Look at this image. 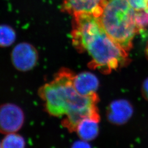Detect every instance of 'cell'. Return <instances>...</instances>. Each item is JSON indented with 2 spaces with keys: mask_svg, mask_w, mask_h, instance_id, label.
I'll return each mask as SVG.
<instances>
[{
  "mask_svg": "<svg viewBox=\"0 0 148 148\" xmlns=\"http://www.w3.org/2000/svg\"><path fill=\"white\" fill-rule=\"evenodd\" d=\"M97 77L90 72L85 71L76 75H74L73 85L79 95L90 96L96 94L99 87Z\"/></svg>",
  "mask_w": 148,
  "mask_h": 148,
  "instance_id": "8",
  "label": "cell"
},
{
  "mask_svg": "<svg viewBox=\"0 0 148 148\" xmlns=\"http://www.w3.org/2000/svg\"><path fill=\"white\" fill-rule=\"evenodd\" d=\"M135 21L138 32H143L148 27V12L145 11L135 12Z\"/></svg>",
  "mask_w": 148,
  "mask_h": 148,
  "instance_id": "12",
  "label": "cell"
},
{
  "mask_svg": "<svg viewBox=\"0 0 148 148\" xmlns=\"http://www.w3.org/2000/svg\"><path fill=\"white\" fill-rule=\"evenodd\" d=\"M145 52H146V54H147V56L148 57V44H147V47H146Z\"/></svg>",
  "mask_w": 148,
  "mask_h": 148,
  "instance_id": "16",
  "label": "cell"
},
{
  "mask_svg": "<svg viewBox=\"0 0 148 148\" xmlns=\"http://www.w3.org/2000/svg\"><path fill=\"white\" fill-rule=\"evenodd\" d=\"M99 116L86 117L78 123L75 132L85 141L95 139L99 133Z\"/></svg>",
  "mask_w": 148,
  "mask_h": 148,
  "instance_id": "9",
  "label": "cell"
},
{
  "mask_svg": "<svg viewBox=\"0 0 148 148\" xmlns=\"http://www.w3.org/2000/svg\"><path fill=\"white\" fill-rule=\"evenodd\" d=\"M16 133H11L5 134V136L1 142V148H24L25 145V139Z\"/></svg>",
  "mask_w": 148,
  "mask_h": 148,
  "instance_id": "11",
  "label": "cell"
},
{
  "mask_svg": "<svg viewBox=\"0 0 148 148\" xmlns=\"http://www.w3.org/2000/svg\"><path fill=\"white\" fill-rule=\"evenodd\" d=\"M135 12L145 11L148 7V0H127Z\"/></svg>",
  "mask_w": 148,
  "mask_h": 148,
  "instance_id": "13",
  "label": "cell"
},
{
  "mask_svg": "<svg viewBox=\"0 0 148 148\" xmlns=\"http://www.w3.org/2000/svg\"><path fill=\"white\" fill-rule=\"evenodd\" d=\"M106 0H64L62 11L74 16L87 13L99 17L103 11Z\"/></svg>",
  "mask_w": 148,
  "mask_h": 148,
  "instance_id": "6",
  "label": "cell"
},
{
  "mask_svg": "<svg viewBox=\"0 0 148 148\" xmlns=\"http://www.w3.org/2000/svg\"><path fill=\"white\" fill-rule=\"evenodd\" d=\"M142 92L143 96L148 101V78L145 79L143 82Z\"/></svg>",
  "mask_w": 148,
  "mask_h": 148,
  "instance_id": "14",
  "label": "cell"
},
{
  "mask_svg": "<svg viewBox=\"0 0 148 148\" xmlns=\"http://www.w3.org/2000/svg\"><path fill=\"white\" fill-rule=\"evenodd\" d=\"M99 19L107 35L128 52L138 32L135 11L128 1L106 0Z\"/></svg>",
  "mask_w": 148,
  "mask_h": 148,
  "instance_id": "3",
  "label": "cell"
},
{
  "mask_svg": "<svg viewBox=\"0 0 148 148\" xmlns=\"http://www.w3.org/2000/svg\"><path fill=\"white\" fill-rule=\"evenodd\" d=\"M24 121V112L19 106L8 103L0 105V133L17 132Z\"/></svg>",
  "mask_w": 148,
  "mask_h": 148,
  "instance_id": "4",
  "label": "cell"
},
{
  "mask_svg": "<svg viewBox=\"0 0 148 148\" xmlns=\"http://www.w3.org/2000/svg\"><path fill=\"white\" fill-rule=\"evenodd\" d=\"M133 108L126 100L114 101L108 110V117L110 121L115 125H122L127 122L132 117Z\"/></svg>",
  "mask_w": 148,
  "mask_h": 148,
  "instance_id": "7",
  "label": "cell"
},
{
  "mask_svg": "<svg viewBox=\"0 0 148 148\" xmlns=\"http://www.w3.org/2000/svg\"><path fill=\"white\" fill-rule=\"evenodd\" d=\"M16 34L12 27L7 24L0 25V47H9L15 42Z\"/></svg>",
  "mask_w": 148,
  "mask_h": 148,
  "instance_id": "10",
  "label": "cell"
},
{
  "mask_svg": "<svg viewBox=\"0 0 148 148\" xmlns=\"http://www.w3.org/2000/svg\"><path fill=\"white\" fill-rule=\"evenodd\" d=\"M73 16V44L79 52L89 55L90 68L109 74L126 64L127 51L107 35L99 17L87 13Z\"/></svg>",
  "mask_w": 148,
  "mask_h": 148,
  "instance_id": "2",
  "label": "cell"
},
{
  "mask_svg": "<svg viewBox=\"0 0 148 148\" xmlns=\"http://www.w3.org/2000/svg\"><path fill=\"white\" fill-rule=\"evenodd\" d=\"M0 148H1V142H0Z\"/></svg>",
  "mask_w": 148,
  "mask_h": 148,
  "instance_id": "18",
  "label": "cell"
},
{
  "mask_svg": "<svg viewBox=\"0 0 148 148\" xmlns=\"http://www.w3.org/2000/svg\"><path fill=\"white\" fill-rule=\"evenodd\" d=\"M38 59L37 49L29 43H18L11 52V63L19 71L27 72L31 70L36 65Z\"/></svg>",
  "mask_w": 148,
  "mask_h": 148,
  "instance_id": "5",
  "label": "cell"
},
{
  "mask_svg": "<svg viewBox=\"0 0 148 148\" xmlns=\"http://www.w3.org/2000/svg\"><path fill=\"white\" fill-rule=\"evenodd\" d=\"M74 76L69 69H61L38 92L48 113L53 116H65L64 127L70 132H75L78 123L86 117L99 116L97 106L98 95H79L74 88Z\"/></svg>",
  "mask_w": 148,
  "mask_h": 148,
  "instance_id": "1",
  "label": "cell"
},
{
  "mask_svg": "<svg viewBox=\"0 0 148 148\" xmlns=\"http://www.w3.org/2000/svg\"><path fill=\"white\" fill-rule=\"evenodd\" d=\"M145 11H147V12H148V8H147V10H145Z\"/></svg>",
  "mask_w": 148,
  "mask_h": 148,
  "instance_id": "17",
  "label": "cell"
},
{
  "mask_svg": "<svg viewBox=\"0 0 148 148\" xmlns=\"http://www.w3.org/2000/svg\"><path fill=\"white\" fill-rule=\"evenodd\" d=\"M87 141L85 140H82V141H79V142H77L76 143H75L74 147H90V145L88 144V143L86 142Z\"/></svg>",
  "mask_w": 148,
  "mask_h": 148,
  "instance_id": "15",
  "label": "cell"
}]
</instances>
